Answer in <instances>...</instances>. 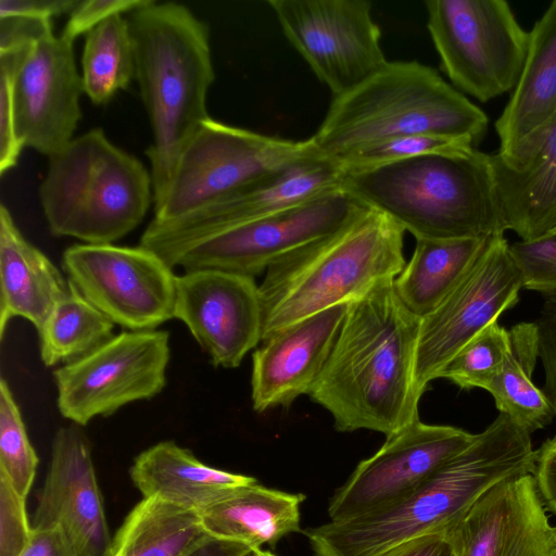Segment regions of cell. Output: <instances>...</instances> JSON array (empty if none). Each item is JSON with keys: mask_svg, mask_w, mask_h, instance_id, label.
Here are the masks:
<instances>
[{"mask_svg": "<svg viewBox=\"0 0 556 556\" xmlns=\"http://www.w3.org/2000/svg\"><path fill=\"white\" fill-rule=\"evenodd\" d=\"M488 124V115L433 67L417 61H388L361 85L332 98L309 139L318 154L336 160L406 135L468 137L478 144Z\"/></svg>", "mask_w": 556, "mask_h": 556, "instance_id": "obj_6", "label": "cell"}, {"mask_svg": "<svg viewBox=\"0 0 556 556\" xmlns=\"http://www.w3.org/2000/svg\"><path fill=\"white\" fill-rule=\"evenodd\" d=\"M52 31L51 21L23 16L0 18V52L26 46Z\"/></svg>", "mask_w": 556, "mask_h": 556, "instance_id": "obj_40", "label": "cell"}, {"mask_svg": "<svg viewBox=\"0 0 556 556\" xmlns=\"http://www.w3.org/2000/svg\"><path fill=\"white\" fill-rule=\"evenodd\" d=\"M129 475L143 497H157L198 513L233 489L257 482L253 477L205 465L174 441H162L142 451Z\"/></svg>", "mask_w": 556, "mask_h": 556, "instance_id": "obj_25", "label": "cell"}, {"mask_svg": "<svg viewBox=\"0 0 556 556\" xmlns=\"http://www.w3.org/2000/svg\"><path fill=\"white\" fill-rule=\"evenodd\" d=\"M208 536L197 510L142 497L112 538L105 556H187Z\"/></svg>", "mask_w": 556, "mask_h": 556, "instance_id": "obj_28", "label": "cell"}, {"mask_svg": "<svg viewBox=\"0 0 556 556\" xmlns=\"http://www.w3.org/2000/svg\"><path fill=\"white\" fill-rule=\"evenodd\" d=\"M340 188L416 240L488 239L506 231L491 153L478 149L342 172Z\"/></svg>", "mask_w": 556, "mask_h": 556, "instance_id": "obj_5", "label": "cell"}, {"mask_svg": "<svg viewBox=\"0 0 556 556\" xmlns=\"http://www.w3.org/2000/svg\"><path fill=\"white\" fill-rule=\"evenodd\" d=\"M523 288L546 298L556 296V235L510 244Z\"/></svg>", "mask_w": 556, "mask_h": 556, "instance_id": "obj_36", "label": "cell"}, {"mask_svg": "<svg viewBox=\"0 0 556 556\" xmlns=\"http://www.w3.org/2000/svg\"><path fill=\"white\" fill-rule=\"evenodd\" d=\"M70 282L16 226L11 212L0 205V338L11 319L22 317L37 331L56 303L68 292Z\"/></svg>", "mask_w": 556, "mask_h": 556, "instance_id": "obj_24", "label": "cell"}, {"mask_svg": "<svg viewBox=\"0 0 556 556\" xmlns=\"http://www.w3.org/2000/svg\"><path fill=\"white\" fill-rule=\"evenodd\" d=\"M39 198L53 236L109 244L141 224L153 180L140 160L92 128L49 157Z\"/></svg>", "mask_w": 556, "mask_h": 556, "instance_id": "obj_7", "label": "cell"}, {"mask_svg": "<svg viewBox=\"0 0 556 556\" xmlns=\"http://www.w3.org/2000/svg\"><path fill=\"white\" fill-rule=\"evenodd\" d=\"M35 42L0 52V175L17 165L24 148L15 125L17 75Z\"/></svg>", "mask_w": 556, "mask_h": 556, "instance_id": "obj_35", "label": "cell"}, {"mask_svg": "<svg viewBox=\"0 0 556 556\" xmlns=\"http://www.w3.org/2000/svg\"><path fill=\"white\" fill-rule=\"evenodd\" d=\"M273 553L262 548H255L241 542L206 538L187 556H271Z\"/></svg>", "mask_w": 556, "mask_h": 556, "instance_id": "obj_45", "label": "cell"}, {"mask_svg": "<svg viewBox=\"0 0 556 556\" xmlns=\"http://www.w3.org/2000/svg\"><path fill=\"white\" fill-rule=\"evenodd\" d=\"M508 333L506 361L485 391L492 395L500 413L507 414L533 433L551 425L555 417L545 393L532 380L539 359L535 324L519 323Z\"/></svg>", "mask_w": 556, "mask_h": 556, "instance_id": "obj_29", "label": "cell"}, {"mask_svg": "<svg viewBox=\"0 0 556 556\" xmlns=\"http://www.w3.org/2000/svg\"><path fill=\"white\" fill-rule=\"evenodd\" d=\"M522 288L510 244L504 235L492 237L460 282L420 319L415 357L420 395L463 346L518 303Z\"/></svg>", "mask_w": 556, "mask_h": 556, "instance_id": "obj_14", "label": "cell"}, {"mask_svg": "<svg viewBox=\"0 0 556 556\" xmlns=\"http://www.w3.org/2000/svg\"><path fill=\"white\" fill-rule=\"evenodd\" d=\"M76 0H1L0 18L9 16H23L43 21L71 13L76 7Z\"/></svg>", "mask_w": 556, "mask_h": 556, "instance_id": "obj_41", "label": "cell"}, {"mask_svg": "<svg viewBox=\"0 0 556 556\" xmlns=\"http://www.w3.org/2000/svg\"><path fill=\"white\" fill-rule=\"evenodd\" d=\"M317 152L311 141L258 134L208 117L176 164L155 222H167Z\"/></svg>", "mask_w": 556, "mask_h": 556, "instance_id": "obj_9", "label": "cell"}, {"mask_svg": "<svg viewBox=\"0 0 556 556\" xmlns=\"http://www.w3.org/2000/svg\"><path fill=\"white\" fill-rule=\"evenodd\" d=\"M533 477L547 510L556 515V440H546L536 450Z\"/></svg>", "mask_w": 556, "mask_h": 556, "instance_id": "obj_42", "label": "cell"}, {"mask_svg": "<svg viewBox=\"0 0 556 556\" xmlns=\"http://www.w3.org/2000/svg\"><path fill=\"white\" fill-rule=\"evenodd\" d=\"M349 304L293 323L263 340L252 355L251 399L263 413L308 395L323 372Z\"/></svg>", "mask_w": 556, "mask_h": 556, "instance_id": "obj_21", "label": "cell"}, {"mask_svg": "<svg viewBox=\"0 0 556 556\" xmlns=\"http://www.w3.org/2000/svg\"><path fill=\"white\" fill-rule=\"evenodd\" d=\"M20 556H79L74 546L56 527L34 529L30 540Z\"/></svg>", "mask_w": 556, "mask_h": 556, "instance_id": "obj_43", "label": "cell"}, {"mask_svg": "<svg viewBox=\"0 0 556 556\" xmlns=\"http://www.w3.org/2000/svg\"><path fill=\"white\" fill-rule=\"evenodd\" d=\"M62 268L89 303L127 330H153L174 318L176 275L149 249L73 244Z\"/></svg>", "mask_w": 556, "mask_h": 556, "instance_id": "obj_13", "label": "cell"}, {"mask_svg": "<svg viewBox=\"0 0 556 556\" xmlns=\"http://www.w3.org/2000/svg\"><path fill=\"white\" fill-rule=\"evenodd\" d=\"M457 556H556V526L532 473L503 480L451 526Z\"/></svg>", "mask_w": 556, "mask_h": 556, "instance_id": "obj_20", "label": "cell"}, {"mask_svg": "<svg viewBox=\"0 0 556 556\" xmlns=\"http://www.w3.org/2000/svg\"><path fill=\"white\" fill-rule=\"evenodd\" d=\"M477 149L468 137L417 134L377 141L333 161L342 172H355L427 154H470Z\"/></svg>", "mask_w": 556, "mask_h": 556, "instance_id": "obj_32", "label": "cell"}, {"mask_svg": "<svg viewBox=\"0 0 556 556\" xmlns=\"http://www.w3.org/2000/svg\"><path fill=\"white\" fill-rule=\"evenodd\" d=\"M271 556H276L275 554H273Z\"/></svg>", "mask_w": 556, "mask_h": 556, "instance_id": "obj_47", "label": "cell"}, {"mask_svg": "<svg viewBox=\"0 0 556 556\" xmlns=\"http://www.w3.org/2000/svg\"><path fill=\"white\" fill-rule=\"evenodd\" d=\"M302 493L269 489L257 482L233 489L222 500L201 510L205 531L219 539L255 548H275L287 534L301 531Z\"/></svg>", "mask_w": 556, "mask_h": 556, "instance_id": "obj_26", "label": "cell"}, {"mask_svg": "<svg viewBox=\"0 0 556 556\" xmlns=\"http://www.w3.org/2000/svg\"><path fill=\"white\" fill-rule=\"evenodd\" d=\"M508 350V330L494 321L460 349L440 378L464 390H486L502 370Z\"/></svg>", "mask_w": 556, "mask_h": 556, "instance_id": "obj_33", "label": "cell"}, {"mask_svg": "<svg viewBox=\"0 0 556 556\" xmlns=\"http://www.w3.org/2000/svg\"><path fill=\"white\" fill-rule=\"evenodd\" d=\"M363 205L341 188L336 189L210 236L180 253L172 268L254 277L283 255L338 229Z\"/></svg>", "mask_w": 556, "mask_h": 556, "instance_id": "obj_15", "label": "cell"}, {"mask_svg": "<svg viewBox=\"0 0 556 556\" xmlns=\"http://www.w3.org/2000/svg\"><path fill=\"white\" fill-rule=\"evenodd\" d=\"M31 532L26 498L0 473V556H20L27 546Z\"/></svg>", "mask_w": 556, "mask_h": 556, "instance_id": "obj_37", "label": "cell"}, {"mask_svg": "<svg viewBox=\"0 0 556 556\" xmlns=\"http://www.w3.org/2000/svg\"><path fill=\"white\" fill-rule=\"evenodd\" d=\"M39 458L34 450L13 393L5 381L0 382V473L27 498L33 486Z\"/></svg>", "mask_w": 556, "mask_h": 556, "instance_id": "obj_34", "label": "cell"}, {"mask_svg": "<svg viewBox=\"0 0 556 556\" xmlns=\"http://www.w3.org/2000/svg\"><path fill=\"white\" fill-rule=\"evenodd\" d=\"M427 29L457 90L485 103L511 92L530 34L505 0H427Z\"/></svg>", "mask_w": 556, "mask_h": 556, "instance_id": "obj_8", "label": "cell"}, {"mask_svg": "<svg viewBox=\"0 0 556 556\" xmlns=\"http://www.w3.org/2000/svg\"><path fill=\"white\" fill-rule=\"evenodd\" d=\"M54 527L79 556H105L112 542L90 444L74 424L55 432L37 496L33 528Z\"/></svg>", "mask_w": 556, "mask_h": 556, "instance_id": "obj_19", "label": "cell"}, {"mask_svg": "<svg viewBox=\"0 0 556 556\" xmlns=\"http://www.w3.org/2000/svg\"><path fill=\"white\" fill-rule=\"evenodd\" d=\"M136 79L152 128L147 150L157 206L186 146L211 117L206 99L215 79L210 27L187 5L149 0L127 14Z\"/></svg>", "mask_w": 556, "mask_h": 556, "instance_id": "obj_3", "label": "cell"}, {"mask_svg": "<svg viewBox=\"0 0 556 556\" xmlns=\"http://www.w3.org/2000/svg\"><path fill=\"white\" fill-rule=\"evenodd\" d=\"M341 176L336 161L311 153L175 219L151 220L139 245L172 267L180 253L210 236L340 189Z\"/></svg>", "mask_w": 556, "mask_h": 556, "instance_id": "obj_12", "label": "cell"}, {"mask_svg": "<svg viewBox=\"0 0 556 556\" xmlns=\"http://www.w3.org/2000/svg\"><path fill=\"white\" fill-rule=\"evenodd\" d=\"M491 238L416 240L410 260L395 277V292L422 319L460 282Z\"/></svg>", "mask_w": 556, "mask_h": 556, "instance_id": "obj_27", "label": "cell"}, {"mask_svg": "<svg viewBox=\"0 0 556 556\" xmlns=\"http://www.w3.org/2000/svg\"><path fill=\"white\" fill-rule=\"evenodd\" d=\"M527 59L517 85L495 122V154L515 157L556 117V0L529 31Z\"/></svg>", "mask_w": 556, "mask_h": 556, "instance_id": "obj_23", "label": "cell"}, {"mask_svg": "<svg viewBox=\"0 0 556 556\" xmlns=\"http://www.w3.org/2000/svg\"><path fill=\"white\" fill-rule=\"evenodd\" d=\"M267 4L290 45L332 98L351 91L388 63L370 1L268 0Z\"/></svg>", "mask_w": 556, "mask_h": 556, "instance_id": "obj_11", "label": "cell"}, {"mask_svg": "<svg viewBox=\"0 0 556 556\" xmlns=\"http://www.w3.org/2000/svg\"><path fill=\"white\" fill-rule=\"evenodd\" d=\"M473 438L460 428L428 425L420 419L387 437L334 492L328 506L330 521L353 519L407 496Z\"/></svg>", "mask_w": 556, "mask_h": 556, "instance_id": "obj_16", "label": "cell"}, {"mask_svg": "<svg viewBox=\"0 0 556 556\" xmlns=\"http://www.w3.org/2000/svg\"><path fill=\"white\" fill-rule=\"evenodd\" d=\"M530 469L523 440L494 420L407 496L305 534L316 556H390L413 540L453 526L493 485Z\"/></svg>", "mask_w": 556, "mask_h": 556, "instance_id": "obj_2", "label": "cell"}, {"mask_svg": "<svg viewBox=\"0 0 556 556\" xmlns=\"http://www.w3.org/2000/svg\"><path fill=\"white\" fill-rule=\"evenodd\" d=\"M404 233L390 217L363 205L338 229L271 264L260 285L262 341L394 280L406 264Z\"/></svg>", "mask_w": 556, "mask_h": 556, "instance_id": "obj_4", "label": "cell"}, {"mask_svg": "<svg viewBox=\"0 0 556 556\" xmlns=\"http://www.w3.org/2000/svg\"><path fill=\"white\" fill-rule=\"evenodd\" d=\"M384 282L349 304L326 366L308 396L340 432L390 437L419 420L415 384L420 318Z\"/></svg>", "mask_w": 556, "mask_h": 556, "instance_id": "obj_1", "label": "cell"}, {"mask_svg": "<svg viewBox=\"0 0 556 556\" xmlns=\"http://www.w3.org/2000/svg\"><path fill=\"white\" fill-rule=\"evenodd\" d=\"M114 325L70 283L38 330L40 358L47 367L80 359L114 336Z\"/></svg>", "mask_w": 556, "mask_h": 556, "instance_id": "obj_30", "label": "cell"}, {"mask_svg": "<svg viewBox=\"0 0 556 556\" xmlns=\"http://www.w3.org/2000/svg\"><path fill=\"white\" fill-rule=\"evenodd\" d=\"M390 556H457L451 527L413 540Z\"/></svg>", "mask_w": 556, "mask_h": 556, "instance_id": "obj_44", "label": "cell"}, {"mask_svg": "<svg viewBox=\"0 0 556 556\" xmlns=\"http://www.w3.org/2000/svg\"><path fill=\"white\" fill-rule=\"evenodd\" d=\"M83 79L73 43L53 30L39 38L15 84V125L24 147L51 157L72 140L81 119Z\"/></svg>", "mask_w": 556, "mask_h": 556, "instance_id": "obj_18", "label": "cell"}, {"mask_svg": "<svg viewBox=\"0 0 556 556\" xmlns=\"http://www.w3.org/2000/svg\"><path fill=\"white\" fill-rule=\"evenodd\" d=\"M493 178L507 230L521 241L556 228V117L515 157L491 153Z\"/></svg>", "mask_w": 556, "mask_h": 556, "instance_id": "obj_22", "label": "cell"}, {"mask_svg": "<svg viewBox=\"0 0 556 556\" xmlns=\"http://www.w3.org/2000/svg\"><path fill=\"white\" fill-rule=\"evenodd\" d=\"M169 333L123 331L73 363L53 371L56 406L76 426L108 417L123 406L150 400L166 386Z\"/></svg>", "mask_w": 556, "mask_h": 556, "instance_id": "obj_10", "label": "cell"}, {"mask_svg": "<svg viewBox=\"0 0 556 556\" xmlns=\"http://www.w3.org/2000/svg\"><path fill=\"white\" fill-rule=\"evenodd\" d=\"M174 318L216 367L236 368L262 342L263 311L254 277L214 269L176 276Z\"/></svg>", "mask_w": 556, "mask_h": 556, "instance_id": "obj_17", "label": "cell"}, {"mask_svg": "<svg viewBox=\"0 0 556 556\" xmlns=\"http://www.w3.org/2000/svg\"><path fill=\"white\" fill-rule=\"evenodd\" d=\"M548 235H556V228H555V229H553L551 232H548L546 236H548ZM544 237H545V236H544Z\"/></svg>", "mask_w": 556, "mask_h": 556, "instance_id": "obj_46", "label": "cell"}, {"mask_svg": "<svg viewBox=\"0 0 556 556\" xmlns=\"http://www.w3.org/2000/svg\"><path fill=\"white\" fill-rule=\"evenodd\" d=\"M538 334L539 358L544 369L543 392L556 417V296L546 298L539 318L534 321ZM556 440V433L553 437Z\"/></svg>", "mask_w": 556, "mask_h": 556, "instance_id": "obj_39", "label": "cell"}, {"mask_svg": "<svg viewBox=\"0 0 556 556\" xmlns=\"http://www.w3.org/2000/svg\"><path fill=\"white\" fill-rule=\"evenodd\" d=\"M148 2L149 0L78 1L60 36L73 43L77 37L86 35L105 20L118 14H129Z\"/></svg>", "mask_w": 556, "mask_h": 556, "instance_id": "obj_38", "label": "cell"}, {"mask_svg": "<svg viewBox=\"0 0 556 556\" xmlns=\"http://www.w3.org/2000/svg\"><path fill=\"white\" fill-rule=\"evenodd\" d=\"M84 92L106 104L136 78L134 41L127 17L114 15L86 34L81 54Z\"/></svg>", "mask_w": 556, "mask_h": 556, "instance_id": "obj_31", "label": "cell"}]
</instances>
